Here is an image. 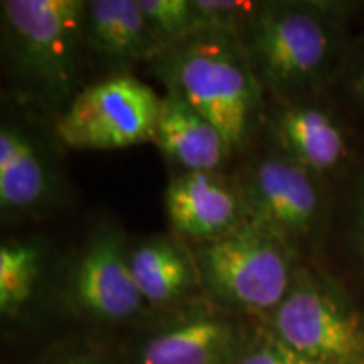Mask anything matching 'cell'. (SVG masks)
Returning <instances> with one entry per match:
<instances>
[{
	"instance_id": "obj_3",
	"label": "cell",
	"mask_w": 364,
	"mask_h": 364,
	"mask_svg": "<svg viewBox=\"0 0 364 364\" xmlns=\"http://www.w3.org/2000/svg\"><path fill=\"white\" fill-rule=\"evenodd\" d=\"M240 39L262 86L280 95L317 83L338 51L331 19L307 4H260Z\"/></svg>"
},
{
	"instance_id": "obj_2",
	"label": "cell",
	"mask_w": 364,
	"mask_h": 364,
	"mask_svg": "<svg viewBox=\"0 0 364 364\" xmlns=\"http://www.w3.org/2000/svg\"><path fill=\"white\" fill-rule=\"evenodd\" d=\"M0 6L16 75L46 103L71 102L85 43L86 2L4 0Z\"/></svg>"
},
{
	"instance_id": "obj_7",
	"label": "cell",
	"mask_w": 364,
	"mask_h": 364,
	"mask_svg": "<svg viewBox=\"0 0 364 364\" xmlns=\"http://www.w3.org/2000/svg\"><path fill=\"white\" fill-rule=\"evenodd\" d=\"M248 220L289 247L316 228L321 198L312 174L287 156H268L255 164L241 191Z\"/></svg>"
},
{
	"instance_id": "obj_20",
	"label": "cell",
	"mask_w": 364,
	"mask_h": 364,
	"mask_svg": "<svg viewBox=\"0 0 364 364\" xmlns=\"http://www.w3.org/2000/svg\"><path fill=\"white\" fill-rule=\"evenodd\" d=\"M359 253H361L364 265V203L361 206V215H359Z\"/></svg>"
},
{
	"instance_id": "obj_5",
	"label": "cell",
	"mask_w": 364,
	"mask_h": 364,
	"mask_svg": "<svg viewBox=\"0 0 364 364\" xmlns=\"http://www.w3.org/2000/svg\"><path fill=\"white\" fill-rule=\"evenodd\" d=\"M275 336L316 364H364V317L338 287L295 273L273 316Z\"/></svg>"
},
{
	"instance_id": "obj_13",
	"label": "cell",
	"mask_w": 364,
	"mask_h": 364,
	"mask_svg": "<svg viewBox=\"0 0 364 364\" xmlns=\"http://www.w3.org/2000/svg\"><path fill=\"white\" fill-rule=\"evenodd\" d=\"M272 129L285 156L309 172L334 169L346 156V140L329 113L309 105H290L273 115Z\"/></svg>"
},
{
	"instance_id": "obj_4",
	"label": "cell",
	"mask_w": 364,
	"mask_h": 364,
	"mask_svg": "<svg viewBox=\"0 0 364 364\" xmlns=\"http://www.w3.org/2000/svg\"><path fill=\"white\" fill-rule=\"evenodd\" d=\"M292 247L247 220L204 243L198 272L218 299L245 311H275L294 284Z\"/></svg>"
},
{
	"instance_id": "obj_11",
	"label": "cell",
	"mask_w": 364,
	"mask_h": 364,
	"mask_svg": "<svg viewBox=\"0 0 364 364\" xmlns=\"http://www.w3.org/2000/svg\"><path fill=\"white\" fill-rule=\"evenodd\" d=\"M53 174L39 145L11 124L0 129V209L4 215H26L51 198Z\"/></svg>"
},
{
	"instance_id": "obj_9",
	"label": "cell",
	"mask_w": 364,
	"mask_h": 364,
	"mask_svg": "<svg viewBox=\"0 0 364 364\" xmlns=\"http://www.w3.org/2000/svg\"><path fill=\"white\" fill-rule=\"evenodd\" d=\"M166 209L177 233L203 245L248 220L243 193L215 172L186 171L174 177L166 191Z\"/></svg>"
},
{
	"instance_id": "obj_10",
	"label": "cell",
	"mask_w": 364,
	"mask_h": 364,
	"mask_svg": "<svg viewBox=\"0 0 364 364\" xmlns=\"http://www.w3.org/2000/svg\"><path fill=\"white\" fill-rule=\"evenodd\" d=\"M154 142L171 161L194 172H215L233 154L220 130L172 88L162 97Z\"/></svg>"
},
{
	"instance_id": "obj_16",
	"label": "cell",
	"mask_w": 364,
	"mask_h": 364,
	"mask_svg": "<svg viewBox=\"0 0 364 364\" xmlns=\"http://www.w3.org/2000/svg\"><path fill=\"white\" fill-rule=\"evenodd\" d=\"M43 250L34 241H9L0 247V311L12 316L34 292Z\"/></svg>"
},
{
	"instance_id": "obj_17",
	"label": "cell",
	"mask_w": 364,
	"mask_h": 364,
	"mask_svg": "<svg viewBox=\"0 0 364 364\" xmlns=\"http://www.w3.org/2000/svg\"><path fill=\"white\" fill-rule=\"evenodd\" d=\"M139 6L166 49L211 31L194 0H139Z\"/></svg>"
},
{
	"instance_id": "obj_15",
	"label": "cell",
	"mask_w": 364,
	"mask_h": 364,
	"mask_svg": "<svg viewBox=\"0 0 364 364\" xmlns=\"http://www.w3.org/2000/svg\"><path fill=\"white\" fill-rule=\"evenodd\" d=\"M132 277L145 302H174L191 289L194 265L181 247L167 238H154L129 253Z\"/></svg>"
},
{
	"instance_id": "obj_6",
	"label": "cell",
	"mask_w": 364,
	"mask_h": 364,
	"mask_svg": "<svg viewBox=\"0 0 364 364\" xmlns=\"http://www.w3.org/2000/svg\"><path fill=\"white\" fill-rule=\"evenodd\" d=\"M162 97L134 76H113L78 91L56 122L73 149L112 150L154 142Z\"/></svg>"
},
{
	"instance_id": "obj_8",
	"label": "cell",
	"mask_w": 364,
	"mask_h": 364,
	"mask_svg": "<svg viewBox=\"0 0 364 364\" xmlns=\"http://www.w3.org/2000/svg\"><path fill=\"white\" fill-rule=\"evenodd\" d=\"M71 292L76 306L102 321H127L140 311L145 300L117 230L105 228L90 240L73 270Z\"/></svg>"
},
{
	"instance_id": "obj_12",
	"label": "cell",
	"mask_w": 364,
	"mask_h": 364,
	"mask_svg": "<svg viewBox=\"0 0 364 364\" xmlns=\"http://www.w3.org/2000/svg\"><path fill=\"white\" fill-rule=\"evenodd\" d=\"M85 43L124 59H157L166 51L139 0H91L85 7Z\"/></svg>"
},
{
	"instance_id": "obj_18",
	"label": "cell",
	"mask_w": 364,
	"mask_h": 364,
	"mask_svg": "<svg viewBox=\"0 0 364 364\" xmlns=\"http://www.w3.org/2000/svg\"><path fill=\"white\" fill-rule=\"evenodd\" d=\"M236 364H316L304 358L302 354L294 351L290 346L275 336H270L258 341L257 344L241 354Z\"/></svg>"
},
{
	"instance_id": "obj_14",
	"label": "cell",
	"mask_w": 364,
	"mask_h": 364,
	"mask_svg": "<svg viewBox=\"0 0 364 364\" xmlns=\"http://www.w3.org/2000/svg\"><path fill=\"white\" fill-rule=\"evenodd\" d=\"M235 353V327L223 318L201 317L149 339L140 364H230Z\"/></svg>"
},
{
	"instance_id": "obj_19",
	"label": "cell",
	"mask_w": 364,
	"mask_h": 364,
	"mask_svg": "<svg viewBox=\"0 0 364 364\" xmlns=\"http://www.w3.org/2000/svg\"><path fill=\"white\" fill-rule=\"evenodd\" d=\"M61 364H100V363L93 356H90V354H75V356H70Z\"/></svg>"
},
{
	"instance_id": "obj_1",
	"label": "cell",
	"mask_w": 364,
	"mask_h": 364,
	"mask_svg": "<svg viewBox=\"0 0 364 364\" xmlns=\"http://www.w3.org/2000/svg\"><path fill=\"white\" fill-rule=\"evenodd\" d=\"M159 73L191 107L220 130L231 152L247 142L262 83L238 34L206 31L166 49Z\"/></svg>"
},
{
	"instance_id": "obj_21",
	"label": "cell",
	"mask_w": 364,
	"mask_h": 364,
	"mask_svg": "<svg viewBox=\"0 0 364 364\" xmlns=\"http://www.w3.org/2000/svg\"><path fill=\"white\" fill-rule=\"evenodd\" d=\"M358 90H359V93H361L363 97H364V70H363L361 75H359V80H358Z\"/></svg>"
}]
</instances>
